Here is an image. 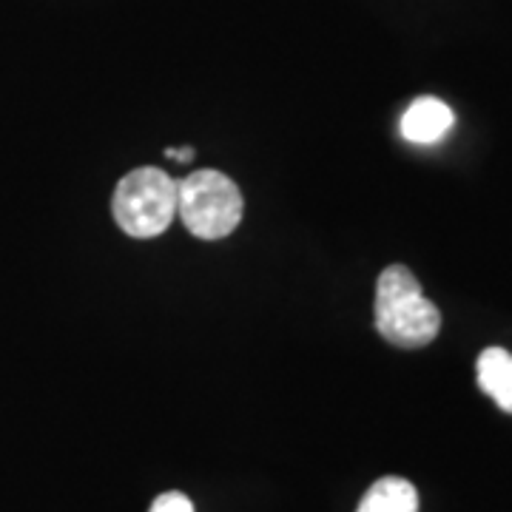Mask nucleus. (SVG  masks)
<instances>
[{
	"mask_svg": "<svg viewBox=\"0 0 512 512\" xmlns=\"http://www.w3.org/2000/svg\"><path fill=\"white\" fill-rule=\"evenodd\" d=\"M111 214L128 237H160L177 220V180L151 165L128 171L114 188Z\"/></svg>",
	"mask_w": 512,
	"mask_h": 512,
	"instance_id": "7ed1b4c3",
	"label": "nucleus"
},
{
	"mask_svg": "<svg viewBox=\"0 0 512 512\" xmlns=\"http://www.w3.org/2000/svg\"><path fill=\"white\" fill-rule=\"evenodd\" d=\"M453 123H456V114L444 100H439V97H419L402 114L399 131H402L404 140L413 143V146H433V143H441L450 134Z\"/></svg>",
	"mask_w": 512,
	"mask_h": 512,
	"instance_id": "20e7f679",
	"label": "nucleus"
},
{
	"mask_svg": "<svg viewBox=\"0 0 512 512\" xmlns=\"http://www.w3.org/2000/svg\"><path fill=\"white\" fill-rule=\"evenodd\" d=\"M148 512H194V504L183 493H163L157 495V501L151 504Z\"/></svg>",
	"mask_w": 512,
	"mask_h": 512,
	"instance_id": "0eeeda50",
	"label": "nucleus"
},
{
	"mask_svg": "<svg viewBox=\"0 0 512 512\" xmlns=\"http://www.w3.org/2000/svg\"><path fill=\"white\" fill-rule=\"evenodd\" d=\"M239 185L217 168H202L177 180V217L197 239H225L242 222Z\"/></svg>",
	"mask_w": 512,
	"mask_h": 512,
	"instance_id": "f03ea898",
	"label": "nucleus"
},
{
	"mask_svg": "<svg viewBox=\"0 0 512 512\" xmlns=\"http://www.w3.org/2000/svg\"><path fill=\"white\" fill-rule=\"evenodd\" d=\"M478 387L504 413H512V353L504 348H487L478 356Z\"/></svg>",
	"mask_w": 512,
	"mask_h": 512,
	"instance_id": "39448f33",
	"label": "nucleus"
},
{
	"mask_svg": "<svg viewBox=\"0 0 512 512\" xmlns=\"http://www.w3.org/2000/svg\"><path fill=\"white\" fill-rule=\"evenodd\" d=\"M356 512H419V493L407 478H379L367 490Z\"/></svg>",
	"mask_w": 512,
	"mask_h": 512,
	"instance_id": "423d86ee",
	"label": "nucleus"
},
{
	"mask_svg": "<svg viewBox=\"0 0 512 512\" xmlns=\"http://www.w3.org/2000/svg\"><path fill=\"white\" fill-rule=\"evenodd\" d=\"M165 157H171V160H177V163H191V160H194V151H191V148H183V151L165 148Z\"/></svg>",
	"mask_w": 512,
	"mask_h": 512,
	"instance_id": "6e6552de",
	"label": "nucleus"
},
{
	"mask_svg": "<svg viewBox=\"0 0 512 512\" xmlns=\"http://www.w3.org/2000/svg\"><path fill=\"white\" fill-rule=\"evenodd\" d=\"M376 330L404 350L430 345L441 330L439 308L421 293L419 279L404 265L384 268L376 282Z\"/></svg>",
	"mask_w": 512,
	"mask_h": 512,
	"instance_id": "f257e3e1",
	"label": "nucleus"
}]
</instances>
